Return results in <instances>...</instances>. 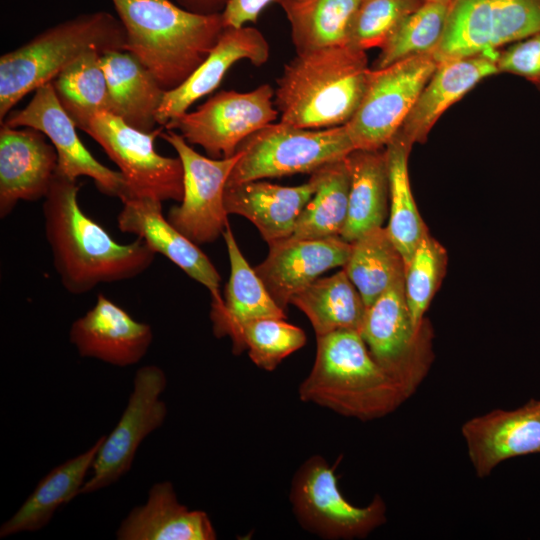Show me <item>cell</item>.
<instances>
[{"mask_svg":"<svg viewBox=\"0 0 540 540\" xmlns=\"http://www.w3.org/2000/svg\"><path fill=\"white\" fill-rule=\"evenodd\" d=\"M78 192L76 180L56 172L42 204L45 237L64 289L82 295L144 273L156 253L139 237L129 244L114 241L82 211Z\"/></svg>","mask_w":540,"mask_h":540,"instance_id":"cell-1","label":"cell"},{"mask_svg":"<svg viewBox=\"0 0 540 540\" xmlns=\"http://www.w3.org/2000/svg\"><path fill=\"white\" fill-rule=\"evenodd\" d=\"M423 376L390 370L370 353L357 330L316 337V356L299 397L342 416L362 421L384 417L407 399Z\"/></svg>","mask_w":540,"mask_h":540,"instance_id":"cell-2","label":"cell"},{"mask_svg":"<svg viewBox=\"0 0 540 540\" xmlns=\"http://www.w3.org/2000/svg\"><path fill=\"white\" fill-rule=\"evenodd\" d=\"M369 71L366 52L350 45L296 53L274 90L279 121L304 129L347 124L362 101Z\"/></svg>","mask_w":540,"mask_h":540,"instance_id":"cell-3","label":"cell"},{"mask_svg":"<svg viewBox=\"0 0 540 540\" xmlns=\"http://www.w3.org/2000/svg\"><path fill=\"white\" fill-rule=\"evenodd\" d=\"M111 1L126 31L124 50L165 91L180 86L198 68L225 28L221 13H194L171 0Z\"/></svg>","mask_w":540,"mask_h":540,"instance_id":"cell-4","label":"cell"},{"mask_svg":"<svg viewBox=\"0 0 540 540\" xmlns=\"http://www.w3.org/2000/svg\"><path fill=\"white\" fill-rule=\"evenodd\" d=\"M126 31L106 11L80 14L0 57V124L27 94L51 81L89 48L124 50Z\"/></svg>","mask_w":540,"mask_h":540,"instance_id":"cell-5","label":"cell"},{"mask_svg":"<svg viewBox=\"0 0 540 540\" xmlns=\"http://www.w3.org/2000/svg\"><path fill=\"white\" fill-rule=\"evenodd\" d=\"M355 150L346 125L304 129L271 123L246 138L227 184L295 174H312Z\"/></svg>","mask_w":540,"mask_h":540,"instance_id":"cell-6","label":"cell"},{"mask_svg":"<svg viewBox=\"0 0 540 540\" xmlns=\"http://www.w3.org/2000/svg\"><path fill=\"white\" fill-rule=\"evenodd\" d=\"M290 502L299 524L324 539L367 537L386 521V505L376 495L365 507L341 493L334 469L320 455L308 458L295 472Z\"/></svg>","mask_w":540,"mask_h":540,"instance_id":"cell-7","label":"cell"},{"mask_svg":"<svg viewBox=\"0 0 540 540\" xmlns=\"http://www.w3.org/2000/svg\"><path fill=\"white\" fill-rule=\"evenodd\" d=\"M163 129L159 126L144 132L107 111L95 113L85 128L84 132L119 167L128 189L126 199L182 200L184 185L180 158L166 157L155 150V139Z\"/></svg>","mask_w":540,"mask_h":540,"instance_id":"cell-8","label":"cell"},{"mask_svg":"<svg viewBox=\"0 0 540 540\" xmlns=\"http://www.w3.org/2000/svg\"><path fill=\"white\" fill-rule=\"evenodd\" d=\"M438 67L433 53L370 69L362 101L345 124L355 149L382 150Z\"/></svg>","mask_w":540,"mask_h":540,"instance_id":"cell-9","label":"cell"},{"mask_svg":"<svg viewBox=\"0 0 540 540\" xmlns=\"http://www.w3.org/2000/svg\"><path fill=\"white\" fill-rule=\"evenodd\" d=\"M540 33V0H452L443 36L433 52L438 64Z\"/></svg>","mask_w":540,"mask_h":540,"instance_id":"cell-10","label":"cell"},{"mask_svg":"<svg viewBox=\"0 0 540 540\" xmlns=\"http://www.w3.org/2000/svg\"><path fill=\"white\" fill-rule=\"evenodd\" d=\"M274 89L263 84L248 92L222 90L195 111L171 119L165 129L199 145L210 158H229L250 135L276 121Z\"/></svg>","mask_w":540,"mask_h":540,"instance_id":"cell-11","label":"cell"},{"mask_svg":"<svg viewBox=\"0 0 540 540\" xmlns=\"http://www.w3.org/2000/svg\"><path fill=\"white\" fill-rule=\"evenodd\" d=\"M160 137L175 149L183 165V197L169 210L168 221L197 245L215 241L228 224L224 192L240 153L214 159L196 152L174 130L164 128Z\"/></svg>","mask_w":540,"mask_h":540,"instance_id":"cell-12","label":"cell"},{"mask_svg":"<svg viewBox=\"0 0 540 540\" xmlns=\"http://www.w3.org/2000/svg\"><path fill=\"white\" fill-rule=\"evenodd\" d=\"M166 385V375L156 365L136 371L127 406L114 429L104 437L92 464V476L79 495L103 489L130 470L142 441L165 421L167 407L160 396Z\"/></svg>","mask_w":540,"mask_h":540,"instance_id":"cell-13","label":"cell"},{"mask_svg":"<svg viewBox=\"0 0 540 540\" xmlns=\"http://www.w3.org/2000/svg\"><path fill=\"white\" fill-rule=\"evenodd\" d=\"M1 125L31 127L41 131L56 149L58 173L73 180L87 176L93 179L101 193L117 197L121 202L128 197L121 172L106 167L86 149L76 132L75 123L59 103L51 83L36 89L30 102L21 110H12Z\"/></svg>","mask_w":540,"mask_h":540,"instance_id":"cell-14","label":"cell"},{"mask_svg":"<svg viewBox=\"0 0 540 540\" xmlns=\"http://www.w3.org/2000/svg\"><path fill=\"white\" fill-rule=\"evenodd\" d=\"M360 334L370 353L384 367L426 376L432 363V329L425 319L413 327L404 295V279L367 307Z\"/></svg>","mask_w":540,"mask_h":540,"instance_id":"cell-15","label":"cell"},{"mask_svg":"<svg viewBox=\"0 0 540 540\" xmlns=\"http://www.w3.org/2000/svg\"><path fill=\"white\" fill-rule=\"evenodd\" d=\"M461 433L480 478L507 459L540 454V399H531L516 409H495L473 417L462 425Z\"/></svg>","mask_w":540,"mask_h":540,"instance_id":"cell-16","label":"cell"},{"mask_svg":"<svg viewBox=\"0 0 540 540\" xmlns=\"http://www.w3.org/2000/svg\"><path fill=\"white\" fill-rule=\"evenodd\" d=\"M41 131L31 127L0 128V217L19 201L45 198L57 172L58 156Z\"/></svg>","mask_w":540,"mask_h":540,"instance_id":"cell-17","label":"cell"},{"mask_svg":"<svg viewBox=\"0 0 540 540\" xmlns=\"http://www.w3.org/2000/svg\"><path fill=\"white\" fill-rule=\"evenodd\" d=\"M351 243L340 236L288 237L269 244L267 257L254 269L275 302L286 309L292 297L329 269L343 267Z\"/></svg>","mask_w":540,"mask_h":540,"instance_id":"cell-18","label":"cell"},{"mask_svg":"<svg viewBox=\"0 0 540 540\" xmlns=\"http://www.w3.org/2000/svg\"><path fill=\"white\" fill-rule=\"evenodd\" d=\"M153 339L151 326L135 320L125 309L98 294L94 306L76 319L69 340L82 357L118 367L138 363Z\"/></svg>","mask_w":540,"mask_h":540,"instance_id":"cell-19","label":"cell"},{"mask_svg":"<svg viewBox=\"0 0 540 540\" xmlns=\"http://www.w3.org/2000/svg\"><path fill=\"white\" fill-rule=\"evenodd\" d=\"M122 204L117 216L121 232L143 239L156 254L165 256L190 278L205 286L211 294V303L223 300L217 269L196 243L164 218L162 201L141 197L128 198Z\"/></svg>","mask_w":540,"mask_h":540,"instance_id":"cell-20","label":"cell"},{"mask_svg":"<svg viewBox=\"0 0 540 540\" xmlns=\"http://www.w3.org/2000/svg\"><path fill=\"white\" fill-rule=\"evenodd\" d=\"M270 46L264 35L250 26L225 27L207 58L178 87L166 91L157 111V123L165 126L193 103L213 92L229 69L241 60L255 66L266 63Z\"/></svg>","mask_w":540,"mask_h":540,"instance_id":"cell-21","label":"cell"},{"mask_svg":"<svg viewBox=\"0 0 540 540\" xmlns=\"http://www.w3.org/2000/svg\"><path fill=\"white\" fill-rule=\"evenodd\" d=\"M499 52L485 51L438 64L395 135L411 147L425 143L437 120L450 106L481 80L499 73Z\"/></svg>","mask_w":540,"mask_h":540,"instance_id":"cell-22","label":"cell"},{"mask_svg":"<svg viewBox=\"0 0 540 540\" xmlns=\"http://www.w3.org/2000/svg\"><path fill=\"white\" fill-rule=\"evenodd\" d=\"M316 186L312 175L306 183L298 186H282L262 179L226 184L224 205L228 214L250 220L269 245L293 234Z\"/></svg>","mask_w":540,"mask_h":540,"instance_id":"cell-23","label":"cell"},{"mask_svg":"<svg viewBox=\"0 0 540 540\" xmlns=\"http://www.w3.org/2000/svg\"><path fill=\"white\" fill-rule=\"evenodd\" d=\"M216 531L204 511L178 502L173 484H154L144 505L133 508L116 531L118 540H214Z\"/></svg>","mask_w":540,"mask_h":540,"instance_id":"cell-24","label":"cell"},{"mask_svg":"<svg viewBox=\"0 0 540 540\" xmlns=\"http://www.w3.org/2000/svg\"><path fill=\"white\" fill-rule=\"evenodd\" d=\"M222 235L228 251L230 277L223 300L211 303L214 335L232 338L244 323L254 319H286L284 309L275 302L255 269L243 256L229 224Z\"/></svg>","mask_w":540,"mask_h":540,"instance_id":"cell-25","label":"cell"},{"mask_svg":"<svg viewBox=\"0 0 540 540\" xmlns=\"http://www.w3.org/2000/svg\"><path fill=\"white\" fill-rule=\"evenodd\" d=\"M101 61L108 84L110 113L144 132L158 128L157 111L166 91L151 72L125 50L107 51Z\"/></svg>","mask_w":540,"mask_h":540,"instance_id":"cell-26","label":"cell"},{"mask_svg":"<svg viewBox=\"0 0 540 540\" xmlns=\"http://www.w3.org/2000/svg\"><path fill=\"white\" fill-rule=\"evenodd\" d=\"M384 149H355L345 157L350 191L347 219L340 237L347 242L382 227L388 214L389 180Z\"/></svg>","mask_w":540,"mask_h":540,"instance_id":"cell-27","label":"cell"},{"mask_svg":"<svg viewBox=\"0 0 540 540\" xmlns=\"http://www.w3.org/2000/svg\"><path fill=\"white\" fill-rule=\"evenodd\" d=\"M104 437L43 477L14 515L1 525L0 537L43 528L61 505L79 496Z\"/></svg>","mask_w":540,"mask_h":540,"instance_id":"cell-28","label":"cell"},{"mask_svg":"<svg viewBox=\"0 0 540 540\" xmlns=\"http://www.w3.org/2000/svg\"><path fill=\"white\" fill-rule=\"evenodd\" d=\"M290 24L296 53L349 44L361 0H275Z\"/></svg>","mask_w":540,"mask_h":540,"instance_id":"cell-29","label":"cell"},{"mask_svg":"<svg viewBox=\"0 0 540 540\" xmlns=\"http://www.w3.org/2000/svg\"><path fill=\"white\" fill-rule=\"evenodd\" d=\"M290 304L309 319L316 337L336 330L360 331L367 306L346 272L318 278L297 292Z\"/></svg>","mask_w":540,"mask_h":540,"instance_id":"cell-30","label":"cell"},{"mask_svg":"<svg viewBox=\"0 0 540 540\" xmlns=\"http://www.w3.org/2000/svg\"><path fill=\"white\" fill-rule=\"evenodd\" d=\"M343 270L368 307L404 279L405 263L387 229L379 227L351 243Z\"/></svg>","mask_w":540,"mask_h":540,"instance_id":"cell-31","label":"cell"},{"mask_svg":"<svg viewBox=\"0 0 540 540\" xmlns=\"http://www.w3.org/2000/svg\"><path fill=\"white\" fill-rule=\"evenodd\" d=\"M310 175L316 180V190L301 212L291 236L304 239L339 237L348 213L350 172L346 160L325 164Z\"/></svg>","mask_w":540,"mask_h":540,"instance_id":"cell-32","label":"cell"},{"mask_svg":"<svg viewBox=\"0 0 540 540\" xmlns=\"http://www.w3.org/2000/svg\"><path fill=\"white\" fill-rule=\"evenodd\" d=\"M101 56L99 49L89 48L51 81L59 103L82 131L95 113L111 112Z\"/></svg>","mask_w":540,"mask_h":540,"instance_id":"cell-33","label":"cell"},{"mask_svg":"<svg viewBox=\"0 0 540 540\" xmlns=\"http://www.w3.org/2000/svg\"><path fill=\"white\" fill-rule=\"evenodd\" d=\"M411 149V146L396 135L384 149L390 200L389 222L386 229L401 253L405 265L419 242L429 233L411 191L408 173V157Z\"/></svg>","mask_w":540,"mask_h":540,"instance_id":"cell-34","label":"cell"},{"mask_svg":"<svg viewBox=\"0 0 540 540\" xmlns=\"http://www.w3.org/2000/svg\"><path fill=\"white\" fill-rule=\"evenodd\" d=\"M452 0H425L394 30L380 48L372 69L433 53L439 44Z\"/></svg>","mask_w":540,"mask_h":540,"instance_id":"cell-35","label":"cell"},{"mask_svg":"<svg viewBox=\"0 0 540 540\" xmlns=\"http://www.w3.org/2000/svg\"><path fill=\"white\" fill-rule=\"evenodd\" d=\"M233 352L248 349L251 361L272 371L280 362L303 347L305 332L283 318H259L244 323L231 338Z\"/></svg>","mask_w":540,"mask_h":540,"instance_id":"cell-36","label":"cell"},{"mask_svg":"<svg viewBox=\"0 0 540 540\" xmlns=\"http://www.w3.org/2000/svg\"><path fill=\"white\" fill-rule=\"evenodd\" d=\"M448 255L443 245L427 233L405 265L404 295L413 327L419 331L424 315L447 269Z\"/></svg>","mask_w":540,"mask_h":540,"instance_id":"cell-37","label":"cell"},{"mask_svg":"<svg viewBox=\"0 0 540 540\" xmlns=\"http://www.w3.org/2000/svg\"><path fill=\"white\" fill-rule=\"evenodd\" d=\"M425 0H361L349 44L366 51L381 48L398 25Z\"/></svg>","mask_w":540,"mask_h":540,"instance_id":"cell-38","label":"cell"},{"mask_svg":"<svg viewBox=\"0 0 540 540\" xmlns=\"http://www.w3.org/2000/svg\"><path fill=\"white\" fill-rule=\"evenodd\" d=\"M499 73H511L525 78L540 91V33L509 44L500 50Z\"/></svg>","mask_w":540,"mask_h":540,"instance_id":"cell-39","label":"cell"},{"mask_svg":"<svg viewBox=\"0 0 540 540\" xmlns=\"http://www.w3.org/2000/svg\"><path fill=\"white\" fill-rule=\"evenodd\" d=\"M275 0H230L221 12L224 27H242L256 22L260 13Z\"/></svg>","mask_w":540,"mask_h":540,"instance_id":"cell-40","label":"cell"},{"mask_svg":"<svg viewBox=\"0 0 540 540\" xmlns=\"http://www.w3.org/2000/svg\"><path fill=\"white\" fill-rule=\"evenodd\" d=\"M230 0H176L179 6L199 14L221 13Z\"/></svg>","mask_w":540,"mask_h":540,"instance_id":"cell-41","label":"cell"}]
</instances>
